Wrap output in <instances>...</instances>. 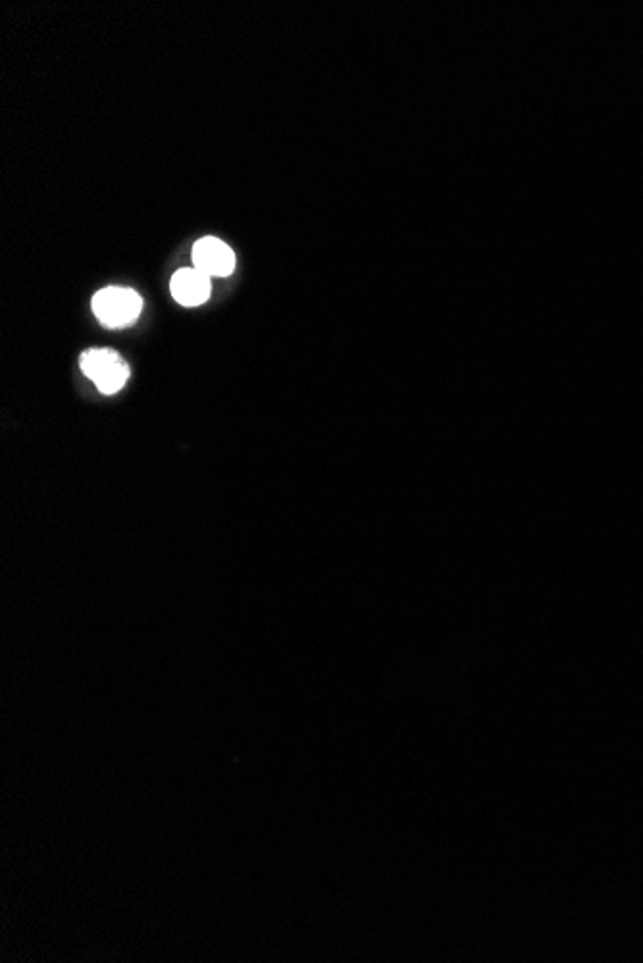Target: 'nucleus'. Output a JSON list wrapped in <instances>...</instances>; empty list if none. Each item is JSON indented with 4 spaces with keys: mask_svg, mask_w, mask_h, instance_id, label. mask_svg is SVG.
<instances>
[{
    "mask_svg": "<svg viewBox=\"0 0 643 963\" xmlns=\"http://www.w3.org/2000/svg\"><path fill=\"white\" fill-rule=\"evenodd\" d=\"M93 314L110 329H122L135 323L143 310L141 294L128 287L101 289L91 301Z\"/></svg>",
    "mask_w": 643,
    "mask_h": 963,
    "instance_id": "obj_1",
    "label": "nucleus"
},
{
    "mask_svg": "<svg viewBox=\"0 0 643 963\" xmlns=\"http://www.w3.org/2000/svg\"><path fill=\"white\" fill-rule=\"evenodd\" d=\"M193 264L208 277H228L235 270L233 250L216 237H203L193 247Z\"/></svg>",
    "mask_w": 643,
    "mask_h": 963,
    "instance_id": "obj_2",
    "label": "nucleus"
},
{
    "mask_svg": "<svg viewBox=\"0 0 643 963\" xmlns=\"http://www.w3.org/2000/svg\"><path fill=\"white\" fill-rule=\"evenodd\" d=\"M170 292L177 304L195 308L211 299L213 281L197 267H184L177 270L170 281Z\"/></svg>",
    "mask_w": 643,
    "mask_h": 963,
    "instance_id": "obj_3",
    "label": "nucleus"
},
{
    "mask_svg": "<svg viewBox=\"0 0 643 963\" xmlns=\"http://www.w3.org/2000/svg\"><path fill=\"white\" fill-rule=\"evenodd\" d=\"M123 364L125 362L120 358V354L110 348H91L83 352L79 358V367L83 375L91 379L95 385L106 375H110L112 372H116Z\"/></svg>",
    "mask_w": 643,
    "mask_h": 963,
    "instance_id": "obj_4",
    "label": "nucleus"
}]
</instances>
